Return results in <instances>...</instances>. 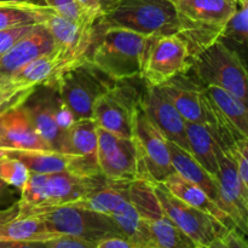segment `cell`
Returning <instances> with one entry per match:
<instances>
[{
	"label": "cell",
	"instance_id": "obj_1",
	"mask_svg": "<svg viewBox=\"0 0 248 248\" xmlns=\"http://www.w3.org/2000/svg\"><path fill=\"white\" fill-rule=\"evenodd\" d=\"M152 36L96 23V38L87 60L114 81L140 78Z\"/></svg>",
	"mask_w": 248,
	"mask_h": 248
},
{
	"label": "cell",
	"instance_id": "obj_2",
	"mask_svg": "<svg viewBox=\"0 0 248 248\" xmlns=\"http://www.w3.org/2000/svg\"><path fill=\"white\" fill-rule=\"evenodd\" d=\"M97 22L103 28L118 27L145 36L181 35L186 27L170 0H115Z\"/></svg>",
	"mask_w": 248,
	"mask_h": 248
},
{
	"label": "cell",
	"instance_id": "obj_3",
	"mask_svg": "<svg viewBox=\"0 0 248 248\" xmlns=\"http://www.w3.org/2000/svg\"><path fill=\"white\" fill-rule=\"evenodd\" d=\"M21 203L29 212L40 218L50 232L57 235H69L93 244L108 237H124L120 228L110 217L78 203L48 207H34L23 201Z\"/></svg>",
	"mask_w": 248,
	"mask_h": 248
},
{
	"label": "cell",
	"instance_id": "obj_4",
	"mask_svg": "<svg viewBox=\"0 0 248 248\" xmlns=\"http://www.w3.org/2000/svg\"><path fill=\"white\" fill-rule=\"evenodd\" d=\"M189 70L203 86L224 89L247 103V72L244 61L220 39L196 53L191 58Z\"/></svg>",
	"mask_w": 248,
	"mask_h": 248
},
{
	"label": "cell",
	"instance_id": "obj_5",
	"mask_svg": "<svg viewBox=\"0 0 248 248\" xmlns=\"http://www.w3.org/2000/svg\"><path fill=\"white\" fill-rule=\"evenodd\" d=\"M103 176L85 177L72 172L31 173L21 199L34 207H48L75 203L103 186Z\"/></svg>",
	"mask_w": 248,
	"mask_h": 248
},
{
	"label": "cell",
	"instance_id": "obj_6",
	"mask_svg": "<svg viewBox=\"0 0 248 248\" xmlns=\"http://www.w3.org/2000/svg\"><path fill=\"white\" fill-rule=\"evenodd\" d=\"M114 82L86 60L62 73L52 86L78 121L92 118L94 102Z\"/></svg>",
	"mask_w": 248,
	"mask_h": 248
},
{
	"label": "cell",
	"instance_id": "obj_7",
	"mask_svg": "<svg viewBox=\"0 0 248 248\" xmlns=\"http://www.w3.org/2000/svg\"><path fill=\"white\" fill-rule=\"evenodd\" d=\"M130 199L150 235L153 248H196L198 245L184 234L164 212L149 182L130 184Z\"/></svg>",
	"mask_w": 248,
	"mask_h": 248
},
{
	"label": "cell",
	"instance_id": "obj_8",
	"mask_svg": "<svg viewBox=\"0 0 248 248\" xmlns=\"http://www.w3.org/2000/svg\"><path fill=\"white\" fill-rule=\"evenodd\" d=\"M132 138L138 155L140 181L162 183L176 172L171 164L167 140L156 130L138 103L133 118Z\"/></svg>",
	"mask_w": 248,
	"mask_h": 248
},
{
	"label": "cell",
	"instance_id": "obj_9",
	"mask_svg": "<svg viewBox=\"0 0 248 248\" xmlns=\"http://www.w3.org/2000/svg\"><path fill=\"white\" fill-rule=\"evenodd\" d=\"M167 217L198 246H203L229 232L216 218L174 196L162 183H150Z\"/></svg>",
	"mask_w": 248,
	"mask_h": 248
},
{
	"label": "cell",
	"instance_id": "obj_10",
	"mask_svg": "<svg viewBox=\"0 0 248 248\" xmlns=\"http://www.w3.org/2000/svg\"><path fill=\"white\" fill-rule=\"evenodd\" d=\"M130 80L115 81L93 106V120L97 126L121 137L132 138L133 118L142 91Z\"/></svg>",
	"mask_w": 248,
	"mask_h": 248
},
{
	"label": "cell",
	"instance_id": "obj_11",
	"mask_svg": "<svg viewBox=\"0 0 248 248\" xmlns=\"http://www.w3.org/2000/svg\"><path fill=\"white\" fill-rule=\"evenodd\" d=\"M190 64L188 45L178 34L152 36L140 79L150 86H160L176 75L188 72Z\"/></svg>",
	"mask_w": 248,
	"mask_h": 248
},
{
	"label": "cell",
	"instance_id": "obj_12",
	"mask_svg": "<svg viewBox=\"0 0 248 248\" xmlns=\"http://www.w3.org/2000/svg\"><path fill=\"white\" fill-rule=\"evenodd\" d=\"M97 162L102 176L111 182L138 181V155L133 138L121 137L101 127H97Z\"/></svg>",
	"mask_w": 248,
	"mask_h": 248
},
{
	"label": "cell",
	"instance_id": "obj_13",
	"mask_svg": "<svg viewBox=\"0 0 248 248\" xmlns=\"http://www.w3.org/2000/svg\"><path fill=\"white\" fill-rule=\"evenodd\" d=\"M62 98L52 85H38L21 104L36 132L51 150L65 153L67 136L57 125V114Z\"/></svg>",
	"mask_w": 248,
	"mask_h": 248
},
{
	"label": "cell",
	"instance_id": "obj_14",
	"mask_svg": "<svg viewBox=\"0 0 248 248\" xmlns=\"http://www.w3.org/2000/svg\"><path fill=\"white\" fill-rule=\"evenodd\" d=\"M140 107L167 142L174 143L189 153L186 130V121L159 86L145 84L144 91L140 94Z\"/></svg>",
	"mask_w": 248,
	"mask_h": 248
},
{
	"label": "cell",
	"instance_id": "obj_15",
	"mask_svg": "<svg viewBox=\"0 0 248 248\" xmlns=\"http://www.w3.org/2000/svg\"><path fill=\"white\" fill-rule=\"evenodd\" d=\"M220 198L227 215L244 235L248 229V189L242 184L236 166L222 149L218 152V171L216 174Z\"/></svg>",
	"mask_w": 248,
	"mask_h": 248
},
{
	"label": "cell",
	"instance_id": "obj_16",
	"mask_svg": "<svg viewBox=\"0 0 248 248\" xmlns=\"http://www.w3.org/2000/svg\"><path fill=\"white\" fill-rule=\"evenodd\" d=\"M159 87L184 120L207 125L208 111L203 85L199 82L190 70L176 75Z\"/></svg>",
	"mask_w": 248,
	"mask_h": 248
},
{
	"label": "cell",
	"instance_id": "obj_17",
	"mask_svg": "<svg viewBox=\"0 0 248 248\" xmlns=\"http://www.w3.org/2000/svg\"><path fill=\"white\" fill-rule=\"evenodd\" d=\"M0 155H9L18 159L31 173L72 172L85 177L102 176L98 169L74 154L55 150H0Z\"/></svg>",
	"mask_w": 248,
	"mask_h": 248
},
{
	"label": "cell",
	"instance_id": "obj_18",
	"mask_svg": "<svg viewBox=\"0 0 248 248\" xmlns=\"http://www.w3.org/2000/svg\"><path fill=\"white\" fill-rule=\"evenodd\" d=\"M45 27L55 40L56 46L73 64H79L89 57L96 38V24L82 26L55 14L45 22Z\"/></svg>",
	"mask_w": 248,
	"mask_h": 248
},
{
	"label": "cell",
	"instance_id": "obj_19",
	"mask_svg": "<svg viewBox=\"0 0 248 248\" xmlns=\"http://www.w3.org/2000/svg\"><path fill=\"white\" fill-rule=\"evenodd\" d=\"M60 235L50 232L45 223L16 200L0 210V240L48 241Z\"/></svg>",
	"mask_w": 248,
	"mask_h": 248
},
{
	"label": "cell",
	"instance_id": "obj_20",
	"mask_svg": "<svg viewBox=\"0 0 248 248\" xmlns=\"http://www.w3.org/2000/svg\"><path fill=\"white\" fill-rule=\"evenodd\" d=\"M0 150H51L36 132L24 111L17 106L0 115Z\"/></svg>",
	"mask_w": 248,
	"mask_h": 248
},
{
	"label": "cell",
	"instance_id": "obj_21",
	"mask_svg": "<svg viewBox=\"0 0 248 248\" xmlns=\"http://www.w3.org/2000/svg\"><path fill=\"white\" fill-rule=\"evenodd\" d=\"M55 47V40L45 24H35L27 35L0 56V79H9L19 68Z\"/></svg>",
	"mask_w": 248,
	"mask_h": 248
},
{
	"label": "cell",
	"instance_id": "obj_22",
	"mask_svg": "<svg viewBox=\"0 0 248 248\" xmlns=\"http://www.w3.org/2000/svg\"><path fill=\"white\" fill-rule=\"evenodd\" d=\"M67 56L56 46L51 52L39 56L15 72L9 80L23 86L53 85L65 70L74 67Z\"/></svg>",
	"mask_w": 248,
	"mask_h": 248
},
{
	"label": "cell",
	"instance_id": "obj_23",
	"mask_svg": "<svg viewBox=\"0 0 248 248\" xmlns=\"http://www.w3.org/2000/svg\"><path fill=\"white\" fill-rule=\"evenodd\" d=\"M170 156H171V164L173 170L186 179L188 182L193 183L194 186H199L202 191H205L211 200L219 206V208L225 212L224 203L220 198L219 188H218L217 181L213 176H211L202 166L194 160V157L189 154L186 150L182 149L181 147L176 145L174 143L167 142ZM227 213V212H225Z\"/></svg>",
	"mask_w": 248,
	"mask_h": 248
},
{
	"label": "cell",
	"instance_id": "obj_24",
	"mask_svg": "<svg viewBox=\"0 0 248 248\" xmlns=\"http://www.w3.org/2000/svg\"><path fill=\"white\" fill-rule=\"evenodd\" d=\"M162 184H164L174 196H177V198L181 199V200L186 201V203L191 205L193 207L198 208V210L212 216L213 218H216L218 222L222 223V224L224 225L225 228H228L229 230L237 229L232 218H230L224 211L220 210L219 206L216 205L205 191H202L199 186H194L193 183H190V182H188L186 179H184L183 177L179 176L177 172H173L172 174H170V176L162 182Z\"/></svg>",
	"mask_w": 248,
	"mask_h": 248
},
{
	"label": "cell",
	"instance_id": "obj_25",
	"mask_svg": "<svg viewBox=\"0 0 248 248\" xmlns=\"http://www.w3.org/2000/svg\"><path fill=\"white\" fill-rule=\"evenodd\" d=\"M179 14L190 21L223 27L236 11V0H179L174 2Z\"/></svg>",
	"mask_w": 248,
	"mask_h": 248
},
{
	"label": "cell",
	"instance_id": "obj_26",
	"mask_svg": "<svg viewBox=\"0 0 248 248\" xmlns=\"http://www.w3.org/2000/svg\"><path fill=\"white\" fill-rule=\"evenodd\" d=\"M56 12L33 0H0V31L45 23Z\"/></svg>",
	"mask_w": 248,
	"mask_h": 248
},
{
	"label": "cell",
	"instance_id": "obj_27",
	"mask_svg": "<svg viewBox=\"0 0 248 248\" xmlns=\"http://www.w3.org/2000/svg\"><path fill=\"white\" fill-rule=\"evenodd\" d=\"M189 154L211 176L216 177L218 171V152L220 147L216 142L212 131L205 124L186 123Z\"/></svg>",
	"mask_w": 248,
	"mask_h": 248
},
{
	"label": "cell",
	"instance_id": "obj_28",
	"mask_svg": "<svg viewBox=\"0 0 248 248\" xmlns=\"http://www.w3.org/2000/svg\"><path fill=\"white\" fill-rule=\"evenodd\" d=\"M97 127L98 126L93 118L75 121L74 125L68 131L65 154L78 155L82 157L87 164L99 170L97 162V147H98Z\"/></svg>",
	"mask_w": 248,
	"mask_h": 248
},
{
	"label": "cell",
	"instance_id": "obj_29",
	"mask_svg": "<svg viewBox=\"0 0 248 248\" xmlns=\"http://www.w3.org/2000/svg\"><path fill=\"white\" fill-rule=\"evenodd\" d=\"M219 39L246 47L248 40V0L239 2L236 11L223 26Z\"/></svg>",
	"mask_w": 248,
	"mask_h": 248
},
{
	"label": "cell",
	"instance_id": "obj_30",
	"mask_svg": "<svg viewBox=\"0 0 248 248\" xmlns=\"http://www.w3.org/2000/svg\"><path fill=\"white\" fill-rule=\"evenodd\" d=\"M29 177L31 172L18 159L0 155V181L21 194L28 183Z\"/></svg>",
	"mask_w": 248,
	"mask_h": 248
},
{
	"label": "cell",
	"instance_id": "obj_31",
	"mask_svg": "<svg viewBox=\"0 0 248 248\" xmlns=\"http://www.w3.org/2000/svg\"><path fill=\"white\" fill-rule=\"evenodd\" d=\"M44 5L51 7L63 18L82 26H93L97 22L90 18L78 0H44Z\"/></svg>",
	"mask_w": 248,
	"mask_h": 248
},
{
	"label": "cell",
	"instance_id": "obj_32",
	"mask_svg": "<svg viewBox=\"0 0 248 248\" xmlns=\"http://www.w3.org/2000/svg\"><path fill=\"white\" fill-rule=\"evenodd\" d=\"M34 87L23 86L7 79L0 84V115L14 107L21 106Z\"/></svg>",
	"mask_w": 248,
	"mask_h": 248
},
{
	"label": "cell",
	"instance_id": "obj_33",
	"mask_svg": "<svg viewBox=\"0 0 248 248\" xmlns=\"http://www.w3.org/2000/svg\"><path fill=\"white\" fill-rule=\"evenodd\" d=\"M247 145H248V138L237 140L235 147L228 153L234 161L235 166H236L237 174H239L240 179H241L242 184L248 189V159H247Z\"/></svg>",
	"mask_w": 248,
	"mask_h": 248
},
{
	"label": "cell",
	"instance_id": "obj_34",
	"mask_svg": "<svg viewBox=\"0 0 248 248\" xmlns=\"http://www.w3.org/2000/svg\"><path fill=\"white\" fill-rule=\"evenodd\" d=\"M196 248H247V244L245 235L240 230L232 229L223 236L213 240L210 244L198 246Z\"/></svg>",
	"mask_w": 248,
	"mask_h": 248
},
{
	"label": "cell",
	"instance_id": "obj_35",
	"mask_svg": "<svg viewBox=\"0 0 248 248\" xmlns=\"http://www.w3.org/2000/svg\"><path fill=\"white\" fill-rule=\"evenodd\" d=\"M34 26H35V24H31V26L15 27V28L0 31V56L4 55L7 50H10L19 39H22L24 35H27V34L33 29Z\"/></svg>",
	"mask_w": 248,
	"mask_h": 248
},
{
	"label": "cell",
	"instance_id": "obj_36",
	"mask_svg": "<svg viewBox=\"0 0 248 248\" xmlns=\"http://www.w3.org/2000/svg\"><path fill=\"white\" fill-rule=\"evenodd\" d=\"M96 245L69 235H60L46 241V248H97Z\"/></svg>",
	"mask_w": 248,
	"mask_h": 248
},
{
	"label": "cell",
	"instance_id": "obj_37",
	"mask_svg": "<svg viewBox=\"0 0 248 248\" xmlns=\"http://www.w3.org/2000/svg\"><path fill=\"white\" fill-rule=\"evenodd\" d=\"M78 2L86 12L87 16L93 19L94 22L98 21L106 12L103 0H78Z\"/></svg>",
	"mask_w": 248,
	"mask_h": 248
},
{
	"label": "cell",
	"instance_id": "obj_38",
	"mask_svg": "<svg viewBox=\"0 0 248 248\" xmlns=\"http://www.w3.org/2000/svg\"><path fill=\"white\" fill-rule=\"evenodd\" d=\"M0 248H46V241L0 240Z\"/></svg>",
	"mask_w": 248,
	"mask_h": 248
},
{
	"label": "cell",
	"instance_id": "obj_39",
	"mask_svg": "<svg viewBox=\"0 0 248 248\" xmlns=\"http://www.w3.org/2000/svg\"><path fill=\"white\" fill-rule=\"evenodd\" d=\"M97 248H133L125 237L114 236L104 239L96 245Z\"/></svg>",
	"mask_w": 248,
	"mask_h": 248
},
{
	"label": "cell",
	"instance_id": "obj_40",
	"mask_svg": "<svg viewBox=\"0 0 248 248\" xmlns=\"http://www.w3.org/2000/svg\"><path fill=\"white\" fill-rule=\"evenodd\" d=\"M16 200H15L14 188H11L6 183L0 181V210L7 207V206H10Z\"/></svg>",
	"mask_w": 248,
	"mask_h": 248
},
{
	"label": "cell",
	"instance_id": "obj_41",
	"mask_svg": "<svg viewBox=\"0 0 248 248\" xmlns=\"http://www.w3.org/2000/svg\"><path fill=\"white\" fill-rule=\"evenodd\" d=\"M7 79H0V84H1V82H4V81H6Z\"/></svg>",
	"mask_w": 248,
	"mask_h": 248
},
{
	"label": "cell",
	"instance_id": "obj_42",
	"mask_svg": "<svg viewBox=\"0 0 248 248\" xmlns=\"http://www.w3.org/2000/svg\"><path fill=\"white\" fill-rule=\"evenodd\" d=\"M170 1H172L174 4V2H177V1H179V0H170Z\"/></svg>",
	"mask_w": 248,
	"mask_h": 248
},
{
	"label": "cell",
	"instance_id": "obj_43",
	"mask_svg": "<svg viewBox=\"0 0 248 248\" xmlns=\"http://www.w3.org/2000/svg\"><path fill=\"white\" fill-rule=\"evenodd\" d=\"M110 1H111V5H113V4H114V1H115V0H110Z\"/></svg>",
	"mask_w": 248,
	"mask_h": 248
},
{
	"label": "cell",
	"instance_id": "obj_44",
	"mask_svg": "<svg viewBox=\"0 0 248 248\" xmlns=\"http://www.w3.org/2000/svg\"><path fill=\"white\" fill-rule=\"evenodd\" d=\"M236 1H237V2H241V1H242V0H236Z\"/></svg>",
	"mask_w": 248,
	"mask_h": 248
}]
</instances>
